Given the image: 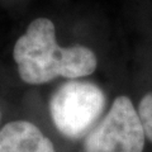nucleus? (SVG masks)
Segmentation results:
<instances>
[{"mask_svg": "<svg viewBox=\"0 0 152 152\" xmlns=\"http://www.w3.org/2000/svg\"><path fill=\"white\" fill-rule=\"evenodd\" d=\"M105 105L103 90L93 83L71 80L62 84L50 100V114L61 134L71 140L86 136Z\"/></svg>", "mask_w": 152, "mask_h": 152, "instance_id": "f03ea898", "label": "nucleus"}, {"mask_svg": "<svg viewBox=\"0 0 152 152\" xmlns=\"http://www.w3.org/2000/svg\"><path fill=\"white\" fill-rule=\"evenodd\" d=\"M0 119H1V113H0Z\"/></svg>", "mask_w": 152, "mask_h": 152, "instance_id": "423d86ee", "label": "nucleus"}, {"mask_svg": "<svg viewBox=\"0 0 152 152\" xmlns=\"http://www.w3.org/2000/svg\"><path fill=\"white\" fill-rule=\"evenodd\" d=\"M145 140V129L131 99L118 96L103 121L86 134L84 152H143Z\"/></svg>", "mask_w": 152, "mask_h": 152, "instance_id": "7ed1b4c3", "label": "nucleus"}, {"mask_svg": "<svg viewBox=\"0 0 152 152\" xmlns=\"http://www.w3.org/2000/svg\"><path fill=\"white\" fill-rule=\"evenodd\" d=\"M13 58L19 77L28 85H43L56 77H85L98 66L96 56L88 47L57 43L55 24L48 18L29 23L14 45Z\"/></svg>", "mask_w": 152, "mask_h": 152, "instance_id": "f257e3e1", "label": "nucleus"}, {"mask_svg": "<svg viewBox=\"0 0 152 152\" xmlns=\"http://www.w3.org/2000/svg\"><path fill=\"white\" fill-rule=\"evenodd\" d=\"M0 152H56L53 143L28 121L9 122L0 129Z\"/></svg>", "mask_w": 152, "mask_h": 152, "instance_id": "20e7f679", "label": "nucleus"}, {"mask_svg": "<svg viewBox=\"0 0 152 152\" xmlns=\"http://www.w3.org/2000/svg\"><path fill=\"white\" fill-rule=\"evenodd\" d=\"M137 112H138L142 127L145 129L146 138L152 142V93L146 94L142 98Z\"/></svg>", "mask_w": 152, "mask_h": 152, "instance_id": "39448f33", "label": "nucleus"}]
</instances>
